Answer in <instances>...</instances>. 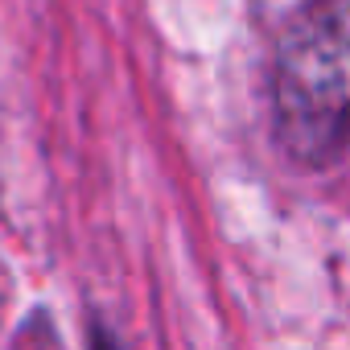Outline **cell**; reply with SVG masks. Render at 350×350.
Listing matches in <instances>:
<instances>
[{
    "instance_id": "6da1fadb",
    "label": "cell",
    "mask_w": 350,
    "mask_h": 350,
    "mask_svg": "<svg viewBox=\"0 0 350 350\" xmlns=\"http://www.w3.org/2000/svg\"><path fill=\"white\" fill-rule=\"evenodd\" d=\"M276 132L305 165L350 152V0L305 13L276 54Z\"/></svg>"
},
{
    "instance_id": "7a4b0ae2",
    "label": "cell",
    "mask_w": 350,
    "mask_h": 350,
    "mask_svg": "<svg viewBox=\"0 0 350 350\" xmlns=\"http://www.w3.org/2000/svg\"><path fill=\"white\" fill-rule=\"evenodd\" d=\"M95 350H116V346H111V338H107L103 329H95Z\"/></svg>"
}]
</instances>
